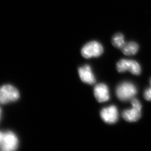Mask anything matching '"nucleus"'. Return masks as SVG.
<instances>
[{
	"mask_svg": "<svg viewBox=\"0 0 151 151\" xmlns=\"http://www.w3.org/2000/svg\"><path fill=\"white\" fill-rule=\"evenodd\" d=\"M116 95L120 100L127 101L131 100L137 93V88L134 84L130 82H124L116 88Z\"/></svg>",
	"mask_w": 151,
	"mask_h": 151,
	"instance_id": "obj_1",
	"label": "nucleus"
},
{
	"mask_svg": "<svg viewBox=\"0 0 151 151\" xmlns=\"http://www.w3.org/2000/svg\"><path fill=\"white\" fill-rule=\"evenodd\" d=\"M132 108L125 110L122 113V116L126 121L129 122H136L141 117L142 106L138 99H131Z\"/></svg>",
	"mask_w": 151,
	"mask_h": 151,
	"instance_id": "obj_2",
	"label": "nucleus"
},
{
	"mask_svg": "<svg viewBox=\"0 0 151 151\" xmlns=\"http://www.w3.org/2000/svg\"><path fill=\"white\" fill-rule=\"evenodd\" d=\"M20 96L17 88L10 85L0 87V103L6 104L18 100Z\"/></svg>",
	"mask_w": 151,
	"mask_h": 151,
	"instance_id": "obj_3",
	"label": "nucleus"
},
{
	"mask_svg": "<svg viewBox=\"0 0 151 151\" xmlns=\"http://www.w3.org/2000/svg\"><path fill=\"white\" fill-rule=\"evenodd\" d=\"M104 52L102 45L97 41H91L87 43L82 47L81 54L85 58L98 57Z\"/></svg>",
	"mask_w": 151,
	"mask_h": 151,
	"instance_id": "obj_4",
	"label": "nucleus"
},
{
	"mask_svg": "<svg viewBox=\"0 0 151 151\" xmlns=\"http://www.w3.org/2000/svg\"><path fill=\"white\" fill-rule=\"evenodd\" d=\"M18 139L17 136L12 132L4 133L3 138L0 143V150L2 151H13L18 146Z\"/></svg>",
	"mask_w": 151,
	"mask_h": 151,
	"instance_id": "obj_5",
	"label": "nucleus"
},
{
	"mask_svg": "<svg viewBox=\"0 0 151 151\" xmlns=\"http://www.w3.org/2000/svg\"><path fill=\"white\" fill-rule=\"evenodd\" d=\"M116 69L119 73H124L129 70L135 76L139 75L141 71L140 66L137 61L125 59H121L117 62Z\"/></svg>",
	"mask_w": 151,
	"mask_h": 151,
	"instance_id": "obj_6",
	"label": "nucleus"
},
{
	"mask_svg": "<svg viewBox=\"0 0 151 151\" xmlns=\"http://www.w3.org/2000/svg\"><path fill=\"white\" fill-rule=\"evenodd\" d=\"M100 116L101 119L107 124L116 123L118 119V111L117 108L114 105L104 108L101 111Z\"/></svg>",
	"mask_w": 151,
	"mask_h": 151,
	"instance_id": "obj_7",
	"label": "nucleus"
},
{
	"mask_svg": "<svg viewBox=\"0 0 151 151\" xmlns=\"http://www.w3.org/2000/svg\"><path fill=\"white\" fill-rule=\"evenodd\" d=\"M94 95L98 102H104L110 99L108 87L105 84L100 83L94 87Z\"/></svg>",
	"mask_w": 151,
	"mask_h": 151,
	"instance_id": "obj_8",
	"label": "nucleus"
},
{
	"mask_svg": "<svg viewBox=\"0 0 151 151\" xmlns=\"http://www.w3.org/2000/svg\"><path fill=\"white\" fill-rule=\"evenodd\" d=\"M78 72L81 80L84 83L90 85H93L96 83V78L90 66L86 65L83 67L80 68H79Z\"/></svg>",
	"mask_w": 151,
	"mask_h": 151,
	"instance_id": "obj_9",
	"label": "nucleus"
},
{
	"mask_svg": "<svg viewBox=\"0 0 151 151\" xmlns=\"http://www.w3.org/2000/svg\"><path fill=\"white\" fill-rule=\"evenodd\" d=\"M139 50V46L134 42L126 43L121 49V51L125 55H133L136 54Z\"/></svg>",
	"mask_w": 151,
	"mask_h": 151,
	"instance_id": "obj_10",
	"label": "nucleus"
},
{
	"mask_svg": "<svg viewBox=\"0 0 151 151\" xmlns=\"http://www.w3.org/2000/svg\"><path fill=\"white\" fill-rule=\"evenodd\" d=\"M111 43L114 47L121 50L126 43L124 36L122 33H116L113 36Z\"/></svg>",
	"mask_w": 151,
	"mask_h": 151,
	"instance_id": "obj_11",
	"label": "nucleus"
},
{
	"mask_svg": "<svg viewBox=\"0 0 151 151\" xmlns=\"http://www.w3.org/2000/svg\"><path fill=\"white\" fill-rule=\"evenodd\" d=\"M144 97L147 101H151V87L145 91Z\"/></svg>",
	"mask_w": 151,
	"mask_h": 151,
	"instance_id": "obj_12",
	"label": "nucleus"
},
{
	"mask_svg": "<svg viewBox=\"0 0 151 151\" xmlns=\"http://www.w3.org/2000/svg\"><path fill=\"white\" fill-rule=\"evenodd\" d=\"M3 135H4V133L0 131V143L1 142V140L3 138Z\"/></svg>",
	"mask_w": 151,
	"mask_h": 151,
	"instance_id": "obj_13",
	"label": "nucleus"
},
{
	"mask_svg": "<svg viewBox=\"0 0 151 151\" xmlns=\"http://www.w3.org/2000/svg\"><path fill=\"white\" fill-rule=\"evenodd\" d=\"M150 85H151V78L150 79Z\"/></svg>",
	"mask_w": 151,
	"mask_h": 151,
	"instance_id": "obj_14",
	"label": "nucleus"
},
{
	"mask_svg": "<svg viewBox=\"0 0 151 151\" xmlns=\"http://www.w3.org/2000/svg\"><path fill=\"white\" fill-rule=\"evenodd\" d=\"M0 113H1V110H0Z\"/></svg>",
	"mask_w": 151,
	"mask_h": 151,
	"instance_id": "obj_15",
	"label": "nucleus"
}]
</instances>
